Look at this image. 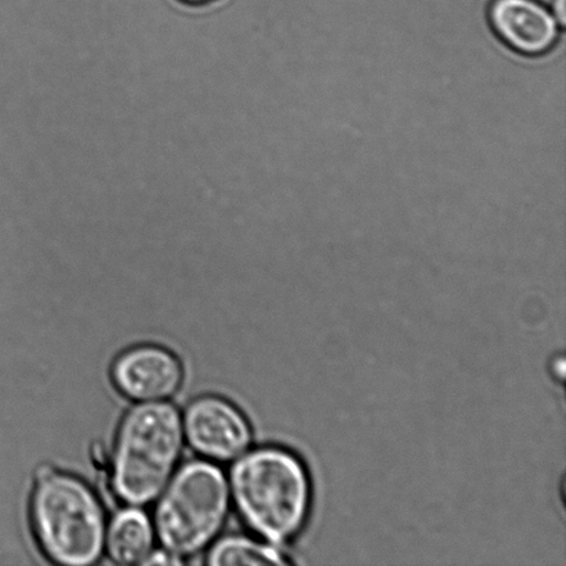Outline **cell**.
<instances>
[{"label":"cell","mask_w":566,"mask_h":566,"mask_svg":"<svg viewBox=\"0 0 566 566\" xmlns=\"http://www.w3.org/2000/svg\"><path fill=\"white\" fill-rule=\"evenodd\" d=\"M185 430L174 405L144 402L122 421L113 457L116 495L133 507L153 502L179 462Z\"/></svg>","instance_id":"1"},{"label":"cell","mask_w":566,"mask_h":566,"mask_svg":"<svg viewBox=\"0 0 566 566\" xmlns=\"http://www.w3.org/2000/svg\"><path fill=\"white\" fill-rule=\"evenodd\" d=\"M231 490L243 520L265 539H291L307 517V473L281 449H259L243 457L232 469Z\"/></svg>","instance_id":"2"},{"label":"cell","mask_w":566,"mask_h":566,"mask_svg":"<svg viewBox=\"0 0 566 566\" xmlns=\"http://www.w3.org/2000/svg\"><path fill=\"white\" fill-rule=\"evenodd\" d=\"M39 543L55 564L86 566L102 557L107 526L102 504L75 476L42 471L32 496Z\"/></svg>","instance_id":"3"},{"label":"cell","mask_w":566,"mask_h":566,"mask_svg":"<svg viewBox=\"0 0 566 566\" xmlns=\"http://www.w3.org/2000/svg\"><path fill=\"white\" fill-rule=\"evenodd\" d=\"M155 513V530L165 551L191 556L219 534L230 507V488L216 465L192 462L169 481Z\"/></svg>","instance_id":"4"},{"label":"cell","mask_w":566,"mask_h":566,"mask_svg":"<svg viewBox=\"0 0 566 566\" xmlns=\"http://www.w3.org/2000/svg\"><path fill=\"white\" fill-rule=\"evenodd\" d=\"M182 430L202 457L230 462L241 457L252 441L251 427L234 405L218 397H203L188 407Z\"/></svg>","instance_id":"5"},{"label":"cell","mask_w":566,"mask_h":566,"mask_svg":"<svg viewBox=\"0 0 566 566\" xmlns=\"http://www.w3.org/2000/svg\"><path fill=\"white\" fill-rule=\"evenodd\" d=\"M488 21L504 46L525 57L551 53L562 33L556 15L541 0H491Z\"/></svg>","instance_id":"6"},{"label":"cell","mask_w":566,"mask_h":566,"mask_svg":"<svg viewBox=\"0 0 566 566\" xmlns=\"http://www.w3.org/2000/svg\"><path fill=\"white\" fill-rule=\"evenodd\" d=\"M114 381L127 398L158 402L175 396L182 382L179 359L164 348L144 346L130 349L116 360Z\"/></svg>","instance_id":"7"},{"label":"cell","mask_w":566,"mask_h":566,"mask_svg":"<svg viewBox=\"0 0 566 566\" xmlns=\"http://www.w3.org/2000/svg\"><path fill=\"white\" fill-rule=\"evenodd\" d=\"M154 537L147 515L138 510H127L114 518L105 536V546L116 564H144L151 556Z\"/></svg>","instance_id":"8"},{"label":"cell","mask_w":566,"mask_h":566,"mask_svg":"<svg viewBox=\"0 0 566 566\" xmlns=\"http://www.w3.org/2000/svg\"><path fill=\"white\" fill-rule=\"evenodd\" d=\"M209 565H286L279 552L245 537H227L212 548Z\"/></svg>","instance_id":"9"},{"label":"cell","mask_w":566,"mask_h":566,"mask_svg":"<svg viewBox=\"0 0 566 566\" xmlns=\"http://www.w3.org/2000/svg\"><path fill=\"white\" fill-rule=\"evenodd\" d=\"M176 2L186 6L188 9H203L219 2V0H176Z\"/></svg>","instance_id":"10"},{"label":"cell","mask_w":566,"mask_h":566,"mask_svg":"<svg viewBox=\"0 0 566 566\" xmlns=\"http://www.w3.org/2000/svg\"><path fill=\"white\" fill-rule=\"evenodd\" d=\"M565 4L566 0H554L553 14L556 15V19L562 25H564L565 22Z\"/></svg>","instance_id":"11"}]
</instances>
